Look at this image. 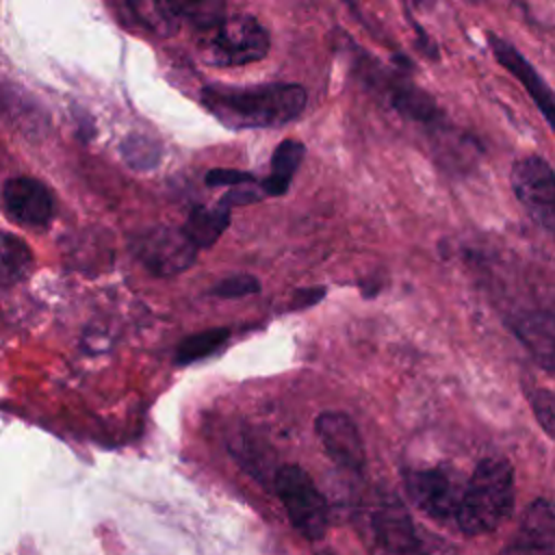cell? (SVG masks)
I'll use <instances>...</instances> for the list:
<instances>
[{
	"label": "cell",
	"instance_id": "cell-1",
	"mask_svg": "<svg viewBox=\"0 0 555 555\" xmlns=\"http://www.w3.org/2000/svg\"><path fill=\"white\" fill-rule=\"evenodd\" d=\"M308 93L295 82L258 87L210 85L202 91L204 106L228 128H275L293 121L306 108Z\"/></svg>",
	"mask_w": 555,
	"mask_h": 555
},
{
	"label": "cell",
	"instance_id": "cell-2",
	"mask_svg": "<svg viewBox=\"0 0 555 555\" xmlns=\"http://www.w3.org/2000/svg\"><path fill=\"white\" fill-rule=\"evenodd\" d=\"M514 507V468L507 460L486 457L473 470L457 509V525L466 535L494 531Z\"/></svg>",
	"mask_w": 555,
	"mask_h": 555
},
{
	"label": "cell",
	"instance_id": "cell-3",
	"mask_svg": "<svg viewBox=\"0 0 555 555\" xmlns=\"http://www.w3.org/2000/svg\"><path fill=\"white\" fill-rule=\"evenodd\" d=\"M273 488L297 533L310 542L321 540L327 531V503L312 477L301 466L286 464L275 470Z\"/></svg>",
	"mask_w": 555,
	"mask_h": 555
},
{
	"label": "cell",
	"instance_id": "cell-4",
	"mask_svg": "<svg viewBox=\"0 0 555 555\" xmlns=\"http://www.w3.org/2000/svg\"><path fill=\"white\" fill-rule=\"evenodd\" d=\"M375 555H451L438 538H425L397 499H384L371 514Z\"/></svg>",
	"mask_w": 555,
	"mask_h": 555
},
{
	"label": "cell",
	"instance_id": "cell-5",
	"mask_svg": "<svg viewBox=\"0 0 555 555\" xmlns=\"http://www.w3.org/2000/svg\"><path fill=\"white\" fill-rule=\"evenodd\" d=\"M269 52V33L254 15L225 17L206 41L204 56L212 65L236 67L260 61Z\"/></svg>",
	"mask_w": 555,
	"mask_h": 555
},
{
	"label": "cell",
	"instance_id": "cell-6",
	"mask_svg": "<svg viewBox=\"0 0 555 555\" xmlns=\"http://www.w3.org/2000/svg\"><path fill=\"white\" fill-rule=\"evenodd\" d=\"M509 182L516 199L529 217L555 238V171L538 154L522 156L512 165Z\"/></svg>",
	"mask_w": 555,
	"mask_h": 555
},
{
	"label": "cell",
	"instance_id": "cell-7",
	"mask_svg": "<svg viewBox=\"0 0 555 555\" xmlns=\"http://www.w3.org/2000/svg\"><path fill=\"white\" fill-rule=\"evenodd\" d=\"M130 247L139 262L158 278L178 275L193 267L197 258V247L184 230L171 225H156L137 234Z\"/></svg>",
	"mask_w": 555,
	"mask_h": 555
},
{
	"label": "cell",
	"instance_id": "cell-8",
	"mask_svg": "<svg viewBox=\"0 0 555 555\" xmlns=\"http://www.w3.org/2000/svg\"><path fill=\"white\" fill-rule=\"evenodd\" d=\"M403 483L414 505L425 514L438 520L457 516L464 490H460L457 477L451 468H412L405 470Z\"/></svg>",
	"mask_w": 555,
	"mask_h": 555
},
{
	"label": "cell",
	"instance_id": "cell-9",
	"mask_svg": "<svg viewBox=\"0 0 555 555\" xmlns=\"http://www.w3.org/2000/svg\"><path fill=\"white\" fill-rule=\"evenodd\" d=\"M325 453L343 468L360 473L366 464L364 442L356 423L345 412H321L314 421Z\"/></svg>",
	"mask_w": 555,
	"mask_h": 555
},
{
	"label": "cell",
	"instance_id": "cell-10",
	"mask_svg": "<svg viewBox=\"0 0 555 555\" xmlns=\"http://www.w3.org/2000/svg\"><path fill=\"white\" fill-rule=\"evenodd\" d=\"M486 39L494 59L525 87V91L531 95L533 104L538 106V111L544 115V119L555 132V91L544 82L538 69L509 41H505L494 33H488Z\"/></svg>",
	"mask_w": 555,
	"mask_h": 555
},
{
	"label": "cell",
	"instance_id": "cell-11",
	"mask_svg": "<svg viewBox=\"0 0 555 555\" xmlns=\"http://www.w3.org/2000/svg\"><path fill=\"white\" fill-rule=\"evenodd\" d=\"M499 555H555V505L546 499L533 501Z\"/></svg>",
	"mask_w": 555,
	"mask_h": 555
},
{
	"label": "cell",
	"instance_id": "cell-12",
	"mask_svg": "<svg viewBox=\"0 0 555 555\" xmlns=\"http://www.w3.org/2000/svg\"><path fill=\"white\" fill-rule=\"evenodd\" d=\"M2 199L7 212L26 225H46L54 212L50 191L28 176L9 178L2 186Z\"/></svg>",
	"mask_w": 555,
	"mask_h": 555
},
{
	"label": "cell",
	"instance_id": "cell-13",
	"mask_svg": "<svg viewBox=\"0 0 555 555\" xmlns=\"http://www.w3.org/2000/svg\"><path fill=\"white\" fill-rule=\"evenodd\" d=\"M512 330L535 362L555 375V312L520 314L512 323Z\"/></svg>",
	"mask_w": 555,
	"mask_h": 555
},
{
	"label": "cell",
	"instance_id": "cell-14",
	"mask_svg": "<svg viewBox=\"0 0 555 555\" xmlns=\"http://www.w3.org/2000/svg\"><path fill=\"white\" fill-rule=\"evenodd\" d=\"M228 225H230V208H225L223 204H219V206H195L189 212L186 223L182 225V230L191 238V243L199 249V247L215 245L221 238V234L225 232Z\"/></svg>",
	"mask_w": 555,
	"mask_h": 555
},
{
	"label": "cell",
	"instance_id": "cell-15",
	"mask_svg": "<svg viewBox=\"0 0 555 555\" xmlns=\"http://www.w3.org/2000/svg\"><path fill=\"white\" fill-rule=\"evenodd\" d=\"M304 154H306V145L301 141H295V139L282 141L271 156V173L262 182V193L264 195H284L291 186V180H293L297 167L304 160Z\"/></svg>",
	"mask_w": 555,
	"mask_h": 555
},
{
	"label": "cell",
	"instance_id": "cell-16",
	"mask_svg": "<svg viewBox=\"0 0 555 555\" xmlns=\"http://www.w3.org/2000/svg\"><path fill=\"white\" fill-rule=\"evenodd\" d=\"M33 267L30 247L15 234L0 230V286H9L26 278Z\"/></svg>",
	"mask_w": 555,
	"mask_h": 555
},
{
	"label": "cell",
	"instance_id": "cell-17",
	"mask_svg": "<svg viewBox=\"0 0 555 555\" xmlns=\"http://www.w3.org/2000/svg\"><path fill=\"white\" fill-rule=\"evenodd\" d=\"M230 338V330L228 327H212V330H204L199 334H193L189 338H184L178 345L176 351V364H191L195 360L208 358L210 353L219 351Z\"/></svg>",
	"mask_w": 555,
	"mask_h": 555
},
{
	"label": "cell",
	"instance_id": "cell-18",
	"mask_svg": "<svg viewBox=\"0 0 555 555\" xmlns=\"http://www.w3.org/2000/svg\"><path fill=\"white\" fill-rule=\"evenodd\" d=\"M173 9H176L178 17H186L189 22H193L195 26H199L204 30H212L225 20L223 17V9H225L223 2H210V0L184 2V4H173Z\"/></svg>",
	"mask_w": 555,
	"mask_h": 555
},
{
	"label": "cell",
	"instance_id": "cell-19",
	"mask_svg": "<svg viewBox=\"0 0 555 555\" xmlns=\"http://www.w3.org/2000/svg\"><path fill=\"white\" fill-rule=\"evenodd\" d=\"M529 405L538 425L555 440V392L546 388H533L529 392Z\"/></svg>",
	"mask_w": 555,
	"mask_h": 555
},
{
	"label": "cell",
	"instance_id": "cell-20",
	"mask_svg": "<svg viewBox=\"0 0 555 555\" xmlns=\"http://www.w3.org/2000/svg\"><path fill=\"white\" fill-rule=\"evenodd\" d=\"M126 160L137 169H147L158 160V147L145 137H128L124 143Z\"/></svg>",
	"mask_w": 555,
	"mask_h": 555
},
{
	"label": "cell",
	"instance_id": "cell-21",
	"mask_svg": "<svg viewBox=\"0 0 555 555\" xmlns=\"http://www.w3.org/2000/svg\"><path fill=\"white\" fill-rule=\"evenodd\" d=\"M260 291V282L254 275H230L221 282H217L210 288V295L221 297V299H234V297H245V295H256Z\"/></svg>",
	"mask_w": 555,
	"mask_h": 555
},
{
	"label": "cell",
	"instance_id": "cell-22",
	"mask_svg": "<svg viewBox=\"0 0 555 555\" xmlns=\"http://www.w3.org/2000/svg\"><path fill=\"white\" fill-rule=\"evenodd\" d=\"M256 178L249 171H241V169H210L206 173V184L208 186H243V184H251Z\"/></svg>",
	"mask_w": 555,
	"mask_h": 555
},
{
	"label": "cell",
	"instance_id": "cell-23",
	"mask_svg": "<svg viewBox=\"0 0 555 555\" xmlns=\"http://www.w3.org/2000/svg\"><path fill=\"white\" fill-rule=\"evenodd\" d=\"M325 297V288L323 286H310V288H297L293 295V308L301 310V308H310L314 304H319Z\"/></svg>",
	"mask_w": 555,
	"mask_h": 555
},
{
	"label": "cell",
	"instance_id": "cell-24",
	"mask_svg": "<svg viewBox=\"0 0 555 555\" xmlns=\"http://www.w3.org/2000/svg\"><path fill=\"white\" fill-rule=\"evenodd\" d=\"M258 197H260V195H258L254 189L236 186V189H232L230 193H225V195H223L221 204H223L225 208H230V206H236V204H249V202H256Z\"/></svg>",
	"mask_w": 555,
	"mask_h": 555
}]
</instances>
